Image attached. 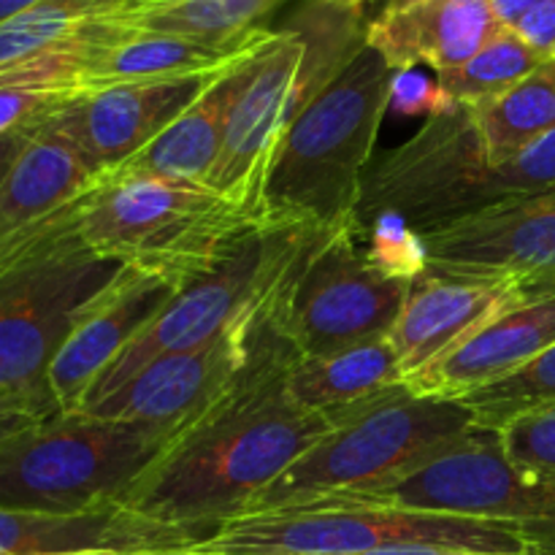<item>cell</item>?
Returning a JSON list of instances; mask_svg holds the SVG:
<instances>
[{"label": "cell", "instance_id": "cell-24", "mask_svg": "<svg viewBox=\"0 0 555 555\" xmlns=\"http://www.w3.org/2000/svg\"><path fill=\"white\" fill-rule=\"evenodd\" d=\"M280 3L282 0H146L101 16L122 30L236 43L258 33L263 27L260 22Z\"/></svg>", "mask_w": 555, "mask_h": 555}, {"label": "cell", "instance_id": "cell-14", "mask_svg": "<svg viewBox=\"0 0 555 555\" xmlns=\"http://www.w3.org/2000/svg\"><path fill=\"white\" fill-rule=\"evenodd\" d=\"M177 291L182 287L173 282L125 266L117 280L81 309L47 374L49 396L60 412H76L103 369Z\"/></svg>", "mask_w": 555, "mask_h": 555}, {"label": "cell", "instance_id": "cell-37", "mask_svg": "<svg viewBox=\"0 0 555 555\" xmlns=\"http://www.w3.org/2000/svg\"><path fill=\"white\" fill-rule=\"evenodd\" d=\"M361 555H488V553H464V551H442V547H388V551H374Z\"/></svg>", "mask_w": 555, "mask_h": 555}, {"label": "cell", "instance_id": "cell-22", "mask_svg": "<svg viewBox=\"0 0 555 555\" xmlns=\"http://www.w3.org/2000/svg\"><path fill=\"white\" fill-rule=\"evenodd\" d=\"M404 385L393 345L385 339L331 356H296L285 374V396L304 412H339Z\"/></svg>", "mask_w": 555, "mask_h": 555}, {"label": "cell", "instance_id": "cell-4", "mask_svg": "<svg viewBox=\"0 0 555 555\" xmlns=\"http://www.w3.org/2000/svg\"><path fill=\"white\" fill-rule=\"evenodd\" d=\"M266 225L211 188L150 177H101L76 211V233L92 255L177 287L217 269Z\"/></svg>", "mask_w": 555, "mask_h": 555}, {"label": "cell", "instance_id": "cell-1", "mask_svg": "<svg viewBox=\"0 0 555 555\" xmlns=\"http://www.w3.org/2000/svg\"><path fill=\"white\" fill-rule=\"evenodd\" d=\"M293 358L296 350L271 323L253 366L217 404L173 434L119 507L204 540L242 518L266 486L336 428L325 412H304L287 401Z\"/></svg>", "mask_w": 555, "mask_h": 555}, {"label": "cell", "instance_id": "cell-29", "mask_svg": "<svg viewBox=\"0 0 555 555\" xmlns=\"http://www.w3.org/2000/svg\"><path fill=\"white\" fill-rule=\"evenodd\" d=\"M496 437L513 464L555 475V406L515 417Z\"/></svg>", "mask_w": 555, "mask_h": 555}, {"label": "cell", "instance_id": "cell-31", "mask_svg": "<svg viewBox=\"0 0 555 555\" xmlns=\"http://www.w3.org/2000/svg\"><path fill=\"white\" fill-rule=\"evenodd\" d=\"M455 106L442 92L437 79L421 74L417 68L396 70L393 85H390L388 114L399 117H439V114L453 112Z\"/></svg>", "mask_w": 555, "mask_h": 555}, {"label": "cell", "instance_id": "cell-17", "mask_svg": "<svg viewBox=\"0 0 555 555\" xmlns=\"http://www.w3.org/2000/svg\"><path fill=\"white\" fill-rule=\"evenodd\" d=\"M269 36L271 30L260 27L244 41L204 43L177 36H157V33L122 30L108 25L103 16H95L85 25L81 92L228 68L260 47Z\"/></svg>", "mask_w": 555, "mask_h": 555}, {"label": "cell", "instance_id": "cell-12", "mask_svg": "<svg viewBox=\"0 0 555 555\" xmlns=\"http://www.w3.org/2000/svg\"><path fill=\"white\" fill-rule=\"evenodd\" d=\"M431 274L464 282H515L526 296L555 293V188L426 233Z\"/></svg>", "mask_w": 555, "mask_h": 555}, {"label": "cell", "instance_id": "cell-43", "mask_svg": "<svg viewBox=\"0 0 555 555\" xmlns=\"http://www.w3.org/2000/svg\"><path fill=\"white\" fill-rule=\"evenodd\" d=\"M139 3H146V0H119L117 9H130V5H139ZM114 9V11H117Z\"/></svg>", "mask_w": 555, "mask_h": 555}, {"label": "cell", "instance_id": "cell-10", "mask_svg": "<svg viewBox=\"0 0 555 555\" xmlns=\"http://www.w3.org/2000/svg\"><path fill=\"white\" fill-rule=\"evenodd\" d=\"M314 504H374L507 520L534 531L545 545V555H551L555 545V475L513 464L504 455L496 431L477 434L459 450L428 461L390 486Z\"/></svg>", "mask_w": 555, "mask_h": 555}, {"label": "cell", "instance_id": "cell-19", "mask_svg": "<svg viewBox=\"0 0 555 555\" xmlns=\"http://www.w3.org/2000/svg\"><path fill=\"white\" fill-rule=\"evenodd\" d=\"M204 537L157 524L125 507L87 515H38L0 509V555H63L108 551L117 555L184 551Z\"/></svg>", "mask_w": 555, "mask_h": 555}, {"label": "cell", "instance_id": "cell-42", "mask_svg": "<svg viewBox=\"0 0 555 555\" xmlns=\"http://www.w3.org/2000/svg\"><path fill=\"white\" fill-rule=\"evenodd\" d=\"M3 401H25V399H16V396H11V393H5L3 388H0V404H3ZM33 404V401H30ZM38 406V404H36ZM49 415H52V412H49Z\"/></svg>", "mask_w": 555, "mask_h": 555}, {"label": "cell", "instance_id": "cell-6", "mask_svg": "<svg viewBox=\"0 0 555 555\" xmlns=\"http://www.w3.org/2000/svg\"><path fill=\"white\" fill-rule=\"evenodd\" d=\"M166 431L57 412L0 444V509L87 515L119 499L160 459Z\"/></svg>", "mask_w": 555, "mask_h": 555}, {"label": "cell", "instance_id": "cell-11", "mask_svg": "<svg viewBox=\"0 0 555 555\" xmlns=\"http://www.w3.org/2000/svg\"><path fill=\"white\" fill-rule=\"evenodd\" d=\"M269 307L271 301L253 309L215 339L193 350L157 358L117 390L79 406L76 412L101 421L160 428L173 437L193 417L217 404L253 366L271 334Z\"/></svg>", "mask_w": 555, "mask_h": 555}, {"label": "cell", "instance_id": "cell-30", "mask_svg": "<svg viewBox=\"0 0 555 555\" xmlns=\"http://www.w3.org/2000/svg\"><path fill=\"white\" fill-rule=\"evenodd\" d=\"M68 98L74 95L47 90V87L20 79V76L0 74V139L41 119L43 114L52 112L57 103L68 101Z\"/></svg>", "mask_w": 555, "mask_h": 555}, {"label": "cell", "instance_id": "cell-13", "mask_svg": "<svg viewBox=\"0 0 555 555\" xmlns=\"http://www.w3.org/2000/svg\"><path fill=\"white\" fill-rule=\"evenodd\" d=\"M222 70L225 68L79 92L57 103L47 117L101 179L150 146L179 114L188 112L209 90Z\"/></svg>", "mask_w": 555, "mask_h": 555}, {"label": "cell", "instance_id": "cell-33", "mask_svg": "<svg viewBox=\"0 0 555 555\" xmlns=\"http://www.w3.org/2000/svg\"><path fill=\"white\" fill-rule=\"evenodd\" d=\"M43 417H52L41 406L30 404V401H3L0 404V444L9 442L14 434L25 431L33 423L43 421Z\"/></svg>", "mask_w": 555, "mask_h": 555}, {"label": "cell", "instance_id": "cell-21", "mask_svg": "<svg viewBox=\"0 0 555 555\" xmlns=\"http://www.w3.org/2000/svg\"><path fill=\"white\" fill-rule=\"evenodd\" d=\"M47 114L38 119L30 141L0 184V247L16 233L68 209L98 182Z\"/></svg>", "mask_w": 555, "mask_h": 555}, {"label": "cell", "instance_id": "cell-7", "mask_svg": "<svg viewBox=\"0 0 555 555\" xmlns=\"http://www.w3.org/2000/svg\"><path fill=\"white\" fill-rule=\"evenodd\" d=\"M79 201L0 271V388L52 415L60 410L49 396V366L81 309L125 269L81 244Z\"/></svg>", "mask_w": 555, "mask_h": 555}, {"label": "cell", "instance_id": "cell-23", "mask_svg": "<svg viewBox=\"0 0 555 555\" xmlns=\"http://www.w3.org/2000/svg\"><path fill=\"white\" fill-rule=\"evenodd\" d=\"M466 112L488 168L515 160L555 130V60H545L518 85L472 103Z\"/></svg>", "mask_w": 555, "mask_h": 555}, {"label": "cell", "instance_id": "cell-15", "mask_svg": "<svg viewBox=\"0 0 555 555\" xmlns=\"http://www.w3.org/2000/svg\"><path fill=\"white\" fill-rule=\"evenodd\" d=\"M526 301L531 298L515 282H464L428 271L412 285L388 334L404 379Z\"/></svg>", "mask_w": 555, "mask_h": 555}, {"label": "cell", "instance_id": "cell-40", "mask_svg": "<svg viewBox=\"0 0 555 555\" xmlns=\"http://www.w3.org/2000/svg\"><path fill=\"white\" fill-rule=\"evenodd\" d=\"M133 555H222V553H206L198 547H184V551H155V553H133Z\"/></svg>", "mask_w": 555, "mask_h": 555}, {"label": "cell", "instance_id": "cell-38", "mask_svg": "<svg viewBox=\"0 0 555 555\" xmlns=\"http://www.w3.org/2000/svg\"><path fill=\"white\" fill-rule=\"evenodd\" d=\"M314 3L325 5V9L345 11V14H358V16H363V14H366L369 5L379 3V0H314Z\"/></svg>", "mask_w": 555, "mask_h": 555}, {"label": "cell", "instance_id": "cell-8", "mask_svg": "<svg viewBox=\"0 0 555 555\" xmlns=\"http://www.w3.org/2000/svg\"><path fill=\"white\" fill-rule=\"evenodd\" d=\"M361 228L318 231L271 298V323L296 356H331L385 339L399 320L410 282L369 266Z\"/></svg>", "mask_w": 555, "mask_h": 555}, {"label": "cell", "instance_id": "cell-16", "mask_svg": "<svg viewBox=\"0 0 555 555\" xmlns=\"http://www.w3.org/2000/svg\"><path fill=\"white\" fill-rule=\"evenodd\" d=\"M555 347V293L534 298L466 336L439 361L404 379L412 396L459 401Z\"/></svg>", "mask_w": 555, "mask_h": 555}, {"label": "cell", "instance_id": "cell-9", "mask_svg": "<svg viewBox=\"0 0 555 555\" xmlns=\"http://www.w3.org/2000/svg\"><path fill=\"white\" fill-rule=\"evenodd\" d=\"M314 233V228L301 225H266L249 233L217 269L173 293L171 301L103 369L79 406L117 390L157 358L193 350L269 304Z\"/></svg>", "mask_w": 555, "mask_h": 555}, {"label": "cell", "instance_id": "cell-28", "mask_svg": "<svg viewBox=\"0 0 555 555\" xmlns=\"http://www.w3.org/2000/svg\"><path fill=\"white\" fill-rule=\"evenodd\" d=\"M361 228L363 236V253H366L369 266L379 271L383 276L396 282H410L415 285L417 280L428 274V247L426 238L406 225L399 215L393 211H383V215L366 220Z\"/></svg>", "mask_w": 555, "mask_h": 555}, {"label": "cell", "instance_id": "cell-32", "mask_svg": "<svg viewBox=\"0 0 555 555\" xmlns=\"http://www.w3.org/2000/svg\"><path fill=\"white\" fill-rule=\"evenodd\" d=\"M529 47L542 52L545 57L555 54V0H545L537 9H531L518 25L513 27Z\"/></svg>", "mask_w": 555, "mask_h": 555}, {"label": "cell", "instance_id": "cell-5", "mask_svg": "<svg viewBox=\"0 0 555 555\" xmlns=\"http://www.w3.org/2000/svg\"><path fill=\"white\" fill-rule=\"evenodd\" d=\"M195 547L222 555H361L388 547L545 555L540 537L520 524L374 504H304L242 515Z\"/></svg>", "mask_w": 555, "mask_h": 555}, {"label": "cell", "instance_id": "cell-3", "mask_svg": "<svg viewBox=\"0 0 555 555\" xmlns=\"http://www.w3.org/2000/svg\"><path fill=\"white\" fill-rule=\"evenodd\" d=\"M325 415L334 421V431L266 486L244 515L280 513L390 486L486 431L459 401L421 399L406 385Z\"/></svg>", "mask_w": 555, "mask_h": 555}, {"label": "cell", "instance_id": "cell-20", "mask_svg": "<svg viewBox=\"0 0 555 555\" xmlns=\"http://www.w3.org/2000/svg\"><path fill=\"white\" fill-rule=\"evenodd\" d=\"M260 47H255L247 57H242L231 68L222 70L211 81L209 90L188 112L179 114L150 146H144L139 155H133L122 166L114 168L112 173H103V177L171 179V182L209 188L211 171H215V163L222 150V139H225L228 117H231L238 90H242L244 79H247L253 54Z\"/></svg>", "mask_w": 555, "mask_h": 555}, {"label": "cell", "instance_id": "cell-35", "mask_svg": "<svg viewBox=\"0 0 555 555\" xmlns=\"http://www.w3.org/2000/svg\"><path fill=\"white\" fill-rule=\"evenodd\" d=\"M488 3L504 27H515L531 9H537L545 0H488Z\"/></svg>", "mask_w": 555, "mask_h": 555}, {"label": "cell", "instance_id": "cell-45", "mask_svg": "<svg viewBox=\"0 0 555 555\" xmlns=\"http://www.w3.org/2000/svg\"><path fill=\"white\" fill-rule=\"evenodd\" d=\"M553 60H555V54H553Z\"/></svg>", "mask_w": 555, "mask_h": 555}, {"label": "cell", "instance_id": "cell-25", "mask_svg": "<svg viewBox=\"0 0 555 555\" xmlns=\"http://www.w3.org/2000/svg\"><path fill=\"white\" fill-rule=\"evenodd\" d=\"M119 0H41L0 25V74L38 54L68 43L95 16L108 14Z\"/></svg>", "mask_w": 555, "mask_h": 555}, {"label": "cell", "instance_id": "cell-2", "mask_svg": "<svg viewBox=\"0 0 555 555\" xmlns=\"http://www.w3.org/2000/svg\"><path fill=\"white\" fill-rule=\"evenodd\" d=\"M396 70L363 43L296 114L271 168L263 217L274 225H356Z\"/></svg>", "mask_w": 555, "mask_h": 555}, {"label": "cell", "instance_id": "cell-27", "mask_svg": "<svg viewBox=\"0 0 555 555\" xmlns=\"http://www.w3.org/2000/svg\"><path fill=\"white\" fill-rule=\"evenodd\" d=\"M475 415L477 426L486 431H499L509 421L529 412L555 406V347L537 356L518 372L496 379L480 390L459 399Z\"/></svg>", "mask_w": 555, "mask_h": 555}, {"label": "cell", "instance_id": "cell-34", "mask_svg": "<svg viewBox=\"0 0 555 555\" xmlns=\"http://www.w3.org/2000/svg\"><path fill=\"white\" fill-rule=\"evenodd\" d=\"M36 125H38V119H36V122L25 125V128L14 130V133H9V135H3V139H0V184H3L5 173L11 171V166H14V160L20 157V152L25 150V144L30 141Z\"/></svg>", "mask_w": 555, "mask_h": 555}, {"label": "cell", "instance_id": "cell-18", "mask_svg": "<svg viewBox=\"0 0 555 555\" xmlns=\"http://www.w3.org/2000/svg\"><path fill=\"white\" fill-rule=\"evenodd\" d=\"M504 25L488 0H423L399 11H379L366 27V43L393 70L428 65L434 74L475 57Z\"/></svg>", "mask_w": 555, "mask_h": 555}, {"label": "cell", "instance_id": "cell-39", "mask_svg": "<svg viewBox=\"0 0 555 555\" xmlns=\"http://www.w3.org/2000/svg\"><path fill=\"white\" fill-rule=\"evenodd\" d=\"M38 3H41V0H0V25L14 20L16 14H22V11L33 9V5Z\"/></svg>", "mask_w": 555, "mask_h": 555}, {"label": "cell", "instance_id": "cell-36", "mask_svg": "<svg viewBox=\"0 0 555 555\" xmlns=\"http://www.w3.org/2000/svg\"><path fill=\"white\" fill-rule=\"evenodd\" d=\"M74 204H76V201H74ZM57 215H60V211H57ZM57 215H52V217H49V220L38 222V225L27 228V231L16 233V236H14V238H11V242H5V244H3V247H0V271H3V269H5V266H9V263H11V260H14V258H16V255H20V253H22V249H25V247H27V244H30V242H33V238H36V236H38V233H41V231H43V228H47V225H49V222H52V220H54V217H57Z\"/></svg>", "mask_w": 555, "mask_h": 555}, {"label": "cell", "instance_id": "cell-26", "mask_svg": "<svg viewBox=\"0 0 555 555\" xmlns=\"http://www.w3.org/2000/svg\"><path fill=\"white\" fill-rule=\"evenodd\" d=\"M545 60L551 57L529 47L513 27H504L493 41H488L464 65L437 74V81L455 106H472L482 98L499 95V92L518 85L524 76L540 68Z\"/></svg>", "mask_w": 555, "mask_h": 555}, {"label": "cell", "instance_id": "cell-41", "mask_svg": "<svg viewBox=\"0 0 555 555\" xmlns=\"http://www.w3.org/2000/svg\"><path fill=\"white\" fill-rule=\"evenodd\" d=\"M415 3H423V0H385L383 11H399V9H406V5H415Z\"/></svg>", "mask_w": 555, "mask_h": 555}, {"label": "cell", "instance_id": "cell-44", "mask_svg": "<svg viewBox=\"0 0 555 555\" xmlns=\"http://www.w3.org/2000/svg\"><path fill=\"white\" fill-rule=\"evenodd\" d=\"M63 555H117V553H108V551H92V553H63Z\"/></svg>", "mask_w": 555, "mask_h": 555}]
</instances>
